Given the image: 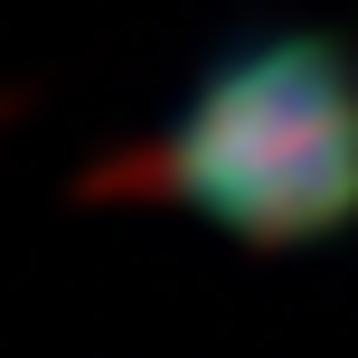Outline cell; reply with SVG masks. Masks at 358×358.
<instances>
[{
    "label": "cell",
    "instance_id": "cell-1",
    "mask_svg": "<svg viewBox=\"0 0 358 358\" xmlns=\"http://www.w3.org/2000/svg\"><path fill=\"white\" fill-rule=\"evenodd\" d=\"M358 179V113L330 104L311 66H245L236 94L198 113V189L245 227H273V198L292 217H321L330 189Z\"/></svg>",
    "mask_w": 358,
    "mask_h": 358
}]
</instances>
